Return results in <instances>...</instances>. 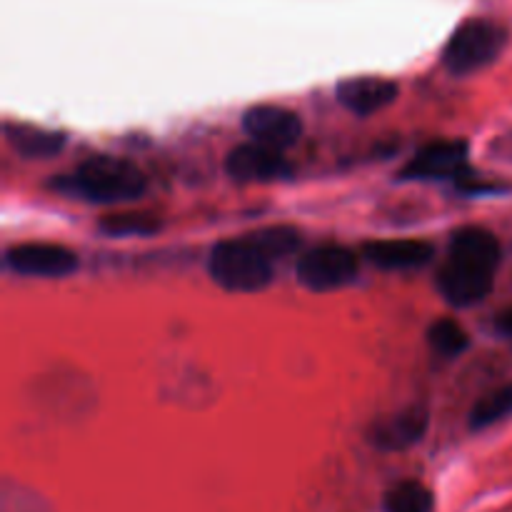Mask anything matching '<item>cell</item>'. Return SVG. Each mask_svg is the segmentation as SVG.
<instances>
[{
	"label": "cell",
	"instance_id": "1",
	"mask_svg": "<svg viewBox=\"0 0 512 512\" xmlns=\"http://www.w3.org/2000/svg\"><path fill=\"white\" fill-rule=\"evenodd\" d=\"M500 265V243L490 230L463 228L453 235L440 268V295L455 308H470L490 295Z\"/></svg>",
	"mask_w": 512,
	"mask_h": 512
},
{
	"label": "cell",
	"instance_id": "2",
	"mask_svg": "<svg viewBox=\"0 0 512 512\" xmlns=\"http://www.w3.org/2000/svg\"><path fill=\"white\" fill-rule=\"evenodd\" d=\"M55 188L98 205L133 203L148 190V178L135 163L113 155H98L58 178Z\"/></svg>",
	"mask_w": 512,
	"mask_h": 512
},
{
	"label": "cell",
	"instance_id": "3",
	"mask_svg": "<svg viewBox=\"0 0 512 512\" xmlns=\"http://www.w3.org/2000/svg\"><path fill=\"white\" fill-rule=\"evenodd\" d=\"M273 258L250 235L223 240L210 250V278L230 293H258L273 280Z\"/></svg>",
	"mask_w": 512,
	"mask_h": 512
},
{
	"label": "cell",
	"instance_id": "4",
	"mask_svg": "<svg viewBox=\"0 0 512 512\" xmlns=\"http://www.w3.org/2000/svg\"><path fill=\"white\" fill-rule=\"evenodd\" d=\"M508 43L503 25L488 18L465 20L443 48V65L453 75H470L498 60Z\"/></svg>",
	"mask_w": 512,
	"mask_h": 512
},
{
	"label": "cell",
	"instance_id": "5",
	"mask_svg": "<svg viewBox=\"0 0 512 512\" xmlns=\"http://www.w3.org/2000/svg\"><path fill=\"white\" fill-rule=\"evenodd\" d=\"M298 280L313 293H330L358 280V258L343 245H318L298 260Z\"/></svg>",
	"mask_w": 512,
	"mask_h": 512
},
{
	"label": "cell",
	"instance_id": "6",
	"mask_svg": "<svg viewBox=\"0 0 512 512\" xmlns=\"http://www.w3.org/2000/svg\"><path fill=\"white\" fill-rule=\"evenodd\" d=\"M225 173L238 183H278V180L290 178L293 165L285 158L283 150L250 140L230 150L225 158Z\"/></svg>",
	"mask_w": 512,
	"mask_h": 512
},
{
	"label": "cell",
	"instance_id": "7",
	"mask_svg": "<svg viewBox=\"0 0 512 512\" xmlns=\"http://www.w3.org/2000/svg\"><path fill=\"white\" fill-rule=\"evenodd\" d=\"M468 168V143L463 140H435L420 148L408 160L400 178L403 180H453Z\"/></svg>",
	"mask_w": 512,
	"mask_h": 512
},
{
	"label": "cell",
	"instance_id": "8",
	"mask_svg": "<svg viewBox=\"0 0 512 512\" xmlns=\"http://www.w3.org/2000/svg\"><path fill=\"white\" fill-rule=\"evenodd\" d=\"M5 265L28 278H65L78 268V258L63 245L20 243L5 250Z\"/></svg>",
	"mask_w": 512,
	"mask_h": 512
},
{
	"label": "cell",
	"instance_id": "9",
	"mask_svg": "<svg viewBox=\"0 0 512 512\" xmlns=\"http://www.w3.org/2000/svg\"><path fill=\"white\" fill-rule=\"evenodd\" d=\"M243 130L250 140L275 150H288L303 135V123L298 115L280 105H255L243 115Z\"/></svg>",
	"mask_w": 512,
	"mask_h": 512
},
{
	"label": "cell",
	"instance_id": "10",
	"mask_svg": "<svg viewBox=\"0 0 512 512\" xmlns=\"http://www.w3.org/2000/svg\"><path fill=\"white\" fill-rule=\"evenodd\" d=\"M428 423V410L420 408V405H413V408H405L400 413L378 420L370 428L368 438L373 443V448L383 450V453H403V450L413 448L415 443H420L425 438Z\"/></svg>",
	"mask_w": 512,
	"mask_h": 512
},
{
	"label": "cell",
	"instance_id": "11",
	"mask_svg": "<svg viewBox=\"0 0 512 512\" xmlns=\"http://www.w3.org/2000/svg\"><path fill=\"white\" fill-rule=\"evenodd\" d=\"M338 100L343 108L355 115H370L388 108L398 100V83L378 75L368 78H348L338 85Z\"/></svg>",
	"mask_w": 512,
	"mask_h": 512
},
{
	"label": "cell",
	"instance_id": "12",
	"mask_svg": "<svg viewBox=\"0 0 512 512\" xmlns=\"http://www.w3.org/2000/svg\"><path fill=\"white\" fill-rule=\"evenodd\" d=\"M363 255L373 265L385 270H413L430 263L435 248L425 240H370L363 245Z\"/></svg>",
	"mask_w": 512,
	"mask_h": 512
},
{
	"label": "cell",
	"instance_id": "13",
	"mask_svg": "<svg viewBox=\"0 0 512 512\" xmlns=\"http://www.w3.org/2000/svg\"><path fill=\"white\" fill-rule=\"evenodd\" d=\"M5 140L23 158H53L65 145V133L28 123H5Z\"/></svg>",
	"mask_w": 512,
	"mask_h": 512
},
{
	"label": "cell",
	"instance_id": "14",
	"mask_svg": "<svg viewBox=\"0 0 512 512\" xmlns=\"http://www.w3.org/2000/svg\"><path fill=\"white\" fill-rule=\"evenodd\" d=\"M163 228V220L145 210H120L100 218L98 230L108 238H150Z\"/></svg>",
	"mask_w": 512,
	"mask_h": 512
},
{
	"label": "cell",
	"instance_id": "15",
	"mask_svg": "<svg viewBox=\"0 0 512 512\" xmlns=\"http://www.w3.org/2000/svg\"><path fill=\"white\" fill-rule=\"evenodd\" d=\"M385 512H433V493L423 483L405 480L390 488L383 498Z\"/></svg>",
	"mask_w": 512,
	"mask_h": 512
},
{
	"label": "cell",
	"instance_id": "16",
	"mask_svg": "<svg viewBox=\"0 0 512 512\" xmlns=\"http://www.w3.org/2000/svg\"><path fill=\"white\" fill-rule=\"evenodd\" d=\"M428 343L443 358H458L468 350L470 338L458 320L440 318L428 328Z\"/></svg>",
	"mask_w": 512,
	"mask_h": 512
},
{
	"label": "cell",
	"instance_id": "17",
	"mask_svg": "<svg viewBox=\"0 0 512 512\" xmlns=\"http://www.w3.org/2000/svg\"><path fill=\"white\" fill-rule=\"evenodd\" d=\"M510 415H512V383L493 390V393L485 395L483 400L475 403V408L470 410V428L485 430L490 428V425L500 423V420L510 418Z\"/></svg>",
	"mask_w": 512,
	"mask_h": 512
},
{
	"label": "cell",
	"instance_id": "18",
	"mask_svg": "<svg viewBox=\"0 0 512 512\" xmlns=\"http://www.w3.org/2000/svg\"><path fill=\"white\" fill-rule=\"evenodd\" d=\"M250 238L260 245L268 258H288L298 250L300 245V233L295 228H285V225H275V228H263L250 233Z\"/></svg>",
	"mask_w": 512,
	"mask_h": 512
},
{
	"label": "cell",
	"instance_id": "19",
	"mask_svg": "<svg viewBox=\"0 0 512 512\" xmlns=\"http://www.w3.org/2000/svg\"><path fill=\"white\" fill-rule=\"evenodd\" d=\"M495 333H498L500 338L512 340V308L503 310V313L498 315V320H495Z\"/></svg>",
	"mask_w": 512,
	"mask_h": 512
}]
</instances>
